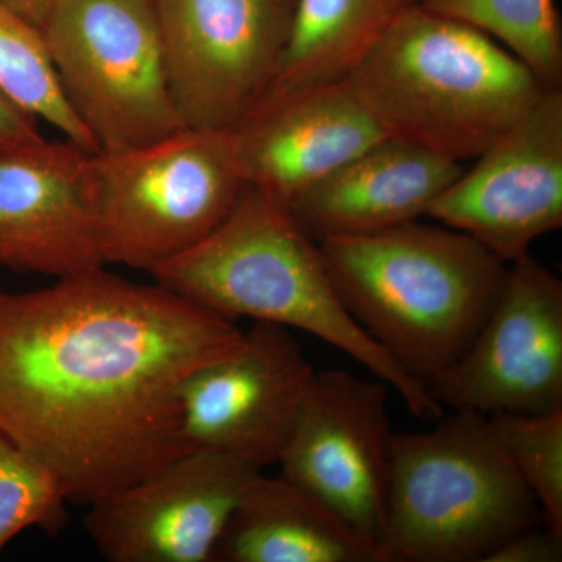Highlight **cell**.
<instances>
[{"instance_id": "cell-7", "label": "cell", "mask_w": 562, "mask_h": 562, "mask_svg": "<svg viewBox=\"0 0 562 562\" xmlns=\"http://www.w3.org/2000/svg\"><path fill=\"white\" fill-rule=\"evenodd\" d=\"M41 31L63 94L98 151L183 131L154 0H55Z\"/></svg>"}, {"instance_id": "cell-19", "label": "cell", "mask_w": 562, "mask_h": 562, "mask_svg": "<svg viewBox=\"0 0 562 562\" xmlns=\"http://www.w3.org/2000/svg\"><path fill=\"white\" fill-rule=\"evenodd\" d=\"M425 9L490 36L547 90L562 88V27L554 0H419Z\"/></svg>"}, {"instance_id": "cell-20", "label": "cell", "mask_w": 562, "mask_h": 562, "mask_svg": "<svg viewBox=\"0 0 562 562\" xmlns=\"http://www.w3.org/2000/svg\"><path fill=\"white\" fill-rule=\"evenodd\" d=\"M0 90L18 105L61 133L63 138L98 151L94 139L68 101L52 65L43 31L0 0Z\"/></svg>"}, {"instance_id": "cell-12", "label": "cell", "mask_w": 562, "mask_h": 562, "mask_svg": "<svg viewBox=\"0 0 562 562\" xmlns=\"http://www.w3.org/2000/svg\"><path fill=\"white\" fill-rule=\"evenodd\" d=\"M262 469L194 450L88 505L85 530L110 562H213L244 492Z\"/></svg>"}, {"instance_id": "cell-18", "label": "cell", "mask_w": 562, "mask_h": 562, "mask_svg": "<svg viewBox=\"0 0 562 562\" xmlns=\"http://www.w3.org/2000/svg\"><path fill=\"white\" fill-rule=\"evenodd\" d=\"M419 0H295L290 35L266 94L349 76L403 11Z\"/></svg>"}, {"instance_id": "cell-11", "label": "cell", "mask_w": 562, "mask_h": 562, "mask_svg": "<svg viewBox=\"0 0 562 562\" xmlns=\"http://www.w3.org/2000/svg\"><path fill=\"white\" fill-rule=\"evenodd\" d=\"M314 373L291 330L255 322L231 353L181 386V450L232 454L260 469L277 464Z\"/></svg>"}, {"instance_id": "cell-17", "label": "cell", "mask_w": 562, "mask_h": 562, "mask_svg": "<svg viewBox=\"0 0 562 562\" xmlns=\"http://www.w3.org/2000/svg\"><path fill=\"white\" fill-rule=\"evenodd\" d=\"M213 562H384L324 503L283 476L260 473L222 531Z\"/></svg>"}, {"instance_id": "cell-14", "label": "cell", "mask_w": 562, "mask_h": 562, "mask_svg": "<svg viewBox=\"0 0 562 562\" xmlns=\"http://www.w3.org/2000/svg\"><path fill=\"white\" fill-rule=\"evenodd\" d=\"M94 154L46 138L0 151V268L55 280L105 268Z\"/></svg>"}, {"instance_id": "cell-25", "label": "cell", "mask_w": 562, "mask_h": 562, "mask_svg": "<svg viewBox=\"0 0 562 562\" xmlns=\"http://www.w3.org/2000/svg\"><path fill=\"white\" fill-rule=\"evenodd\" d=\"M11 10L21 14L24 20L32 22L38 29H43L44 22L49 16L55 0H2Z\"/></svg>"}, {"instance_id": "cell-22", "label": "cell", "mask_w": 562, "mask_h": 562, "mask_svg": "<svg viewBox=\"0 0 562 562\" xmlns=\"http://www.w3.org/2000/svg\"><path fill=\"white\" fill-rule=\"evenodd\" d=\"M68 495L44 462L0 432V552L22 531H61Z\"/></svg>"}, {"instance_id": "cell-6", "label": "cell", "mask_w": 562, "mask_h": 562, "mask_svg": "<svg viewBox=\"0 0 562 562\" xmlns=\"http://www.w3.org/2000/svg\"><path fill=\"white\" fill-rule=\"evenodd\" d=\"M94 176L106 266L149 273L216 231L247 187L231 131L99 150Z\"/></svg>"}, {"instance_id": "cell-5", "label": "cell", "mask_w": 562, "mask_h": 562, "mask_svg": "<svg viewBox=\"0 0 562 562\" xmlns=\"http://www.w3.org/2000/svg\"><path fill=\"white\" fill-rule=\"evenodd\" d=\"M541 524L487 416L454 412L431 430L394 432L384 562H482Z\"/></svg>"}, {"instance_id": "cell-21", "label": "cell", "mask_w": 562, "mask_h": 562, "mask_svg": "<svg viewBox=\"0 0 562 562\" xmlns=\"http://www.w3.org/2000/svg\"><path fill=\"white\" fill-rule=\"evenodd\" d=\"M490 430L531 492L543 525L562 536V409L492 414Z\"/></svg>"}, {"instance_id": "cell-4", "label": "cell", "mask_w": 562, "mask_h": 562, "mask_svg": "<svg viewBox=\"0 0 562 562\" xmlns=\"http://www.w3.org/2000/svg\"><path fill=\"white\" fill-rule=\"evenodd\" d=\"M344 81L384 135L461 165L549 91L490 36L420 2L392 22Z\"/></svg>"}, {"instance_id": "cell-24", "label": "cell", "mask_w": 562, "mask_h": 562, "mask_svg": "<svg viewBox=\"0 0 562 562\" xmlns=\"http://www.w3.org/2000/svg\"><path fill=\"white\" fill-rule=\"evenodd\" d=\"M38 120L0 90V151L44 139Z\"/></svg>"}, {"instance_id": "cell-10", "label": "cell", "mask_w": 562, "mask_h": 562, "mask_svg": "<svg viewBox=\"0 0 562 562\" xmlns=\"http://www.w3.org/2000/svg\"><path fill=\"white\" fill-rule=\"evenodd\" d=\"M431 392L454 412L542 414L562 409V281L525 255L482 330Z\"/></svg>"}, {"instance_id": "cell-13", "label": "cell", "mask_w": 562, "mask_h": 562, "mask_svg": "<svg viewBox=\"0 0 562 562\" xmlns=\"http://www.w3.org/2000/svg\"><path fill=\"white\" fill-rule=\"evenodd\" d=\"M427 216L506 265L562 227V88L549 90L436 199Z\"/></svg>"}, {"instance_id": "cell-3", "label": "cell", "mask_w": 562, "mask_h": 562, "mask_svg": "<svg viewBox=\"0 0 562 562\" xmlns=\"http://www.w3.org/2000/svg\"><path fill=\"white\" fill-rule=\"evenodd\" d=\"M347 312L430 387L482 330L508 265L465 233L408 222L321 239Z\"/></svg>"}, {"instance_id": "cell-15", "label": "cell", "mask_w": 562, "mask_h": 562, "mask_svg": "<svg viewBox=\"0 0 562 562\" xmlns=\"http://www.w3.org/2000/svg\"><path fill=\"white\" fill-rule=\"evenodd\" d=\"M231 132L246 184L286 211L386 136L344 80L262 95Z\"/></svg>"}, {"instance_id": "cell-9", "label": "cell", "mask_w": 562, "mask_h": 562, "mask_svg": "<svg viewBox=\"0 0 562 562\" xmlns=\"http://www.w3.org/2000/svg\"><path fill=\"white\" fill-rule=\"evenodd\" d=\"M387 390L379 379L339 369L314 373L277 462L283 479L324 503L380 552L395 432Z\"/></svg>"}, {"instance_id": "cell-23", "label": "cell", "mask_w": 562, "mask_h": 562, "mask_svg": "<svg viewBox=\"0 0 562 562\" xmlns=\"http://www.w3.org/2000/svg\"><path fill=\"white\" fill-rule=\"evenodd\" d=\"M542 525V524H541ZM543 528H528L495 547L482 562H561L562 536Z\"/></svg>"}, {"instance_id": "cell-16", "label": "cell", "mask_w": 562, "mask_h": 562, "mask_svg": "<svg viewBox=\"0 0 562 562\" xmlns=\"http://www.w3.org/2000/svg\"><path fill=\"white\" fill-rule=\"evenodd\" d=\"M461 162L384 136L325 177L288 210L316 241L366 235L427 216Z\"/></svg>"}, {"instance_id": "cell-1", "label": "cell", "mask_w": 562, "mask_h": 562, "mask_svg": "<svg viewBox=\"0 0 562 562\" xmlns=\"http://www.w3.org/2000/svg\"><path fill=\"white\" fill-rule=\"evenodd\" d=\"M235 322L105 268L0 292V432L88 506L183 453L180 392Z\"/></svg>"}, {"instance_id": "cell-8", "label": "cell", "mask_w": 562, "mask_h": 562, "mask_svg": "<svg viewBox=\"0 0 562 562\" xmlns=\"http://www.w3.org/2000/svg\"><path fill=\"white\" fill-rule=\"evenodd\" d=\"M184 128L232 131L268 91L295 0H154Z\"/></svg>"}, {"instance_id": "cell-2", "label": "cell", "mask_w": 562, "mask_h": 562, "mask_svg": "<svg viewBox=\"0 0 562 562\" xmlns=\"http://www.w3.org/2000/svg\"><path fill=\"white\" fill-rule=\"evenodd\" d=\"M155 283L235 322L276 324L336 347L387 384L419 419L442 417L430 387L403 369L347 312L319 243L247 184L216 231L150 272Z\"/></svg>"}]
</instances>
